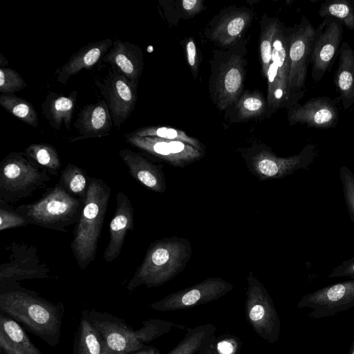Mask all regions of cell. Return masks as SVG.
<instances>
[{
  "instance_id": "1",
  "label": "cell",
  "mask_w": 354,
  "mask_h": 354,
  "mask_svg": "<svg viewBox=\"0 0 354 354\" xmlns=\"http://www.w3.org/2000/svg\"><path fill=\"white\" fill-rule=\"evenodd\" d=\"M0 310L49 346L58 345L65 311L62 302L49 301L17 283L1 286Z\"/></svg>"
},
{
  "instance_id": "2",
  "label": "cell",
  "mask_w": 354,
  "mask_h": 354,
  "mask_svg": "<svg viewBox=\"0 0 354 354\" xmlns=\"http://www.w3.org/2000/svg\"><path fill=\"white\" fill-rule=\"evenodd\" d=\"M96 329L102 341V354H127L147 347L148 344L169 333L174 328L186 326L160 319L142 322V326L134 329L125 320L106 312L86 309L82 312Z\"/></svg>"
},
{
  "instance_id": "3",
  "label": "cell",
  "mask_w": 354,
  "mask_h": 354,
  "mask_svg": "<svg viewBox=\"0 0 354 354\" xmlns=\"http://www.w3.org/2000/svg\"><path fill=\"white\" fill-rule=\"evenodd\" d=\"M192 254L186 239L173 236L156 240L149 246L127 289L133 291L140 286L152 288L165 284L185 268Z\"/></svg>"
},
{
  "instance_id": "4",
  "label": "cell",
  "mask_w": 354,
  "mask_h": 354,
  "mask_svg": "<svg viewBox=\"0 0 354 354\" xmlns=\"http://www.w3.org/2000/svg\"><path fill=\"white\" fill-rule=\"evenodd\" d=\"M111 188L102 180L90 178L71 247L77 265L84 270L95 259Z\"/></svg>"
},
{
  "instance_id": "5",
  "label": "cell",
  "mask_w": 354,
  "mask_h": 354,
  "mask_svg": "<svg viewBox=\"0 0 354 354\" xmlns=\"http://www.w3.org/2000/svg\"><path fill=\"white\" fill-rule=\"evenodd\" d=\"M246 55V43L242 39L229 48L214 51L208 88L213 104L220 111L227 110L243 92Z\"/></svg>"
},
{
  "instance_id": "6",
  "label": "cell",
  "mask_w": 354,
  "mask_h": 354,
  "mask_svg": "<svg viewBox=\"0 0 354 354\" xmlns=\"http://www.w3.org/2000/svg\"><path fill=\"white\" fill-rule=\"evenodd\" d=\"M83 200L67 192L59 183L37 201L18 206L15 212L29 224L58 231L77 222Z\"/></svg>"
},
{
  "instance_id": "7",
  "label": "cell",
  "mask_w": 354,
  "mask_h": 354,
  "mask_svg": "<svg viewBox=\"0 0 354 354\" xmlns=\"http://www.w3.org/2000/svg\"><path fill=\"white\" fill-rule=\"evenodd\" d=\"M316 145L308 144L301 151L288 157L277 156L265 144H257L243 153L248 169L259 180L281 179L299 169H309L318 156Z\"/></svg>"
},
{
  "instance_id": "8",
  "label": "cell",
  "mask_w": 354,
  "mask_h": 354,
  "mask_svg": "<svg viewBox=\"0 0 354 354\" xmlns=\"http://www.w3.org/2000/svg\"><path fill=\"white\" fill-rule=\"evenodd\" d=\"M48 174L25 153H10L0 163L1 202L15 203L30 196L50 180Z\"/></svg>"
},
{
  "instance_id": "9",
  "label": "cell",
  "mask_w": 354,
  "mask_h": 354,
  "mask_svg": "<svg viewBox=\"0 0 354 354\" xmlns=\"http://www.w3.org/2000/svg\"><path fill=\"white\" fill-rule=\"evenodd\" d=\"M316 28L305 16L292 27L289 47L290 68L287 110L305 95L307 68L311 63Z\"/></svg>"
},
{
  "instance_id": "10",
  "label": "cell",
  "mask_w": 354,
  "mask_h": 354,
  "mask_svg": "<svg viewBox=\"0 0 354 354\" xmlns=\"http://www.w3.org/2000/svg\"><path fill=\"white\" fill-rule=\"evenodd\" d=\"M292 27H286L281 22L274 36L272 61L267 75V112L270 116L278 109L288 106V82L290 63L289 47Z\"/></svg>"
},
{
  "instance_id": "11",
  "label": "cell",
  "mask_w": 354,
  "mask_h": 354,
  "mask_svg": "<svg viewBox=\"0 0 354 354\" xmlns=\"http://www.w3.org/2000/svg\"><path fill=\"white\" fill-rule=\"evenodd\" d=\"M245 315L255 333L266 342L279 339L281 322L273 301L264 285L250 271L247 277Z\"/></svg>"
},
{
  "instance_id": "12",
  "label": "cell",
  "mask_w": 354,
  "mask_h": 354,
  "mask_svg": "<svg viewBox=\"0 0 354 354\" xmlns=\"http://www.w3.org/2000/svg\"><path fill=\"white\" fill-rule=\"evenodd\" d=\"M299 309H311L308 316L321 319L354 307V279L330 284L305 294L297 302Z\"/></svg>"
},
{
  "instance_id": "13",
  "label": "cell",
  "mask_w": 354,
  "mask_h": 354,
  "mask_svg": "<svg viewBox=\"0 0 354 354\" xmlns=\"http://www.w3.org/2000/svg\"><path fill=\"white\" fill-rule=\"evenodd\" d=\"M234 288L221 277H209L203 281L171 293L149 306L161 312L184 310L217 300Z\"/></svg>"
},
{
  "instance_id": "14",
  "label": "cell",
  "mask_w": 354,
  "mask_h": 354,
  "mask_svg": "<svg viewBox=\"0 0 354 354\" xmlns=\"http://www.w3.org/2000/svg\"><path fill=\"white\" fill-rule=\"evenodd\" d=\"M95 84L109 107L114 126L120 127L134 110L138 88L115 69Z\"/></svg>"
},
{
  "instance_id": "15",
  "label": "cell",
  "mask_w": 354,
  "mask_h": 354,
  "mask_svg": "<svg viewBox=\"0 0 354 354\" xmlns=\"http://www.w3.org/2000/svg\"><path fill=\"white\" fill-rule=\"evenodd\" d=\"M254 18L248 8L230 6L209 22L205 30L207 39L221 48H227L242 39Z\"/></svg>"
},
{
  "instance_id": "16",
  "label": "cell",
  "mask_w": 354,
  "mask_h": 354,
  "mask_svg": "<svg viewBox=\"0 0 354 354\" xmlns=\"http://www.w3.org/2000/svg\"><path fill=\"white\" fill-rule=\"evenodd\" d=\"M128 143L174 167H183L202 158L204 151L185 142L125 134Z\"/></svg>"
},
{
  "instance_id": "17",
  "label": "cell",
  "mask_w": 354,
  "mask_h": 354,
  "mask_svg": "<svg viewBox=\"0 0 354 354\" xmlns=\"http://www.w3.org/2000/svg\"><path fill=\"white\" fill-rule=\"evenodd\" d=\"M343 35V26L337 19L326 17L316 28L311 56L313 81L318 83L330 68L338 54Z\"/></svg>"
},
{
  "instance_id": "18",
  "label": "cell",
  "mask_w": 354,
  "mask_h": 354,
  "mask_svg": "<svg viewBox=\"0 0 354 354\" xmlns=\"http://www.w3.org/2000/svg\"><path fill=\"white\" fill-rule=\"evenodd\" d=\"M338 100L319 96L311 97L303 104L297 103L287 110L289 125L306 124L319 129L335 128L339 119Z\"/></svg>"
},
{
  "instance_id": "19",
  "label": "cell",
  "mask_w": 354,
  "mask_h": 354,
  "mask_svg": "<svg viewBox=\"0 0 354 354\" xmlns=\"http://www.w3.org/2000/svg\"><path fill=\"white\" fill-rule=\"evenodd\" d=\"M115 202V213L109 223V241L103 254L109 263L118 257L127 232L134 227V211L128 196L118 192Z\"/></svg>"
},
{
  "instance_id": "20",
  "label": "cell",
  "mask_w": 354,
  "mask_h": 354,
  "mask_svg": "<svg viewBox=\"0 0 354 354\" xmlns=\"http://www.w3.org/2000/svg\"><path fill=\"white\" fill-rule=\"evenodd\" d=\"M102 60L111 64L138 88L144 67V54L138 45L115 39Z\"/></svg>"
},
{
  "instance_id": "21",
  "label": "cell",
  "mask_w": 354,
  "mask_h": 354,
  "mask_svg": "<svg viewBox=\"0 0 354 354\" xmlns=\"http://www.w3.org/2000/svg\"><path fill=\"white\" fill-rule=\"evenodd\" d=\"M109 107L104 100L84 106L78 113L74 127L79 133L71 141L100 138L110 134L113 124Z\"/></svg>"
},
{
  "instance_id": "22",
  "label": "cell",
  "mask_w": 354,
  "mask_h": 354,
  "mask_svg": "<svg viewBox=\"0 0 354 354\" xmlns=\"http://www.w3.org/2000/svg\"><path fill=\"white\" fill-rule=\"evenodd\" d=\"M131 176L147 188L157 193L166 190V181L162 165H156L138 152L129 149L119 151Z\"/></svg>"
},
{
  "instance_id": "23",
  "label": "cell",
  "mask_w": 354,
  "mask_h": 354,
  "mask_svg": "<svg viewBox=\"0 0 354 354\" xmlns=\"http://www.w3.org/2000/svg\"><path fill=\"white\" fill-rule=\"evenodd\" d=\"M113 41L104 39L88 43L73 53L66 63L57 71V81L65 84L70 77L82 69H90L105 55L113 45Z\"/></svg>"
},
{
  "instance_id": "24",
  "label": "cell",
  "mask_w": 354,
  "mask_h": 354,
  "mask_svg": "<svg viewBox=\"0 0 354 354\" xmlns=\"http://www.w3.org/2000/svg\"><path fill=\"white\" fill-rule=\"evenodd\" d=\"M77 97V90L73 91L68 95L48 92L41 104V112L53 129L61 130L62 126L67 130L71 129Z\"/></svg>"
},
{
  "instance_id": "25",
  "label": "cell",
  "mask_w": 354,
  "mask_h": 354,
  "mask_svg": "<svg viewBox=\"0 0 354 354\" xmlns=\"http://www.w3.org/2000/svg\"><path fill=\"white\" fill-rule=\"evenodd\" d=\"M338 66L335 71L333 82L343 108L346 110L354 106V50L349 44H341L339 52Z\"/></svg>"
},
{
  "instance_id": "26",
  "label": "cell",
  "mask_w": 354,
  "mask_h": 354,
  "mask_svg": "<svg viewBox=\"0 0 354 354\" xmlns=\"http://www.w3.org/2000/svg\"><path fill=\"white\" fill-rule=\"evenodd\" d=\"M0 348L5 354H43L21 325L1 312Z\"/></svg>"
},
{
  "instance_id": "27",
  "label": "cell",
  "mask_w": 354,
  "mask_h": 354,
  "mask_svg": "<svg viewBox=\"0 0 354 354\" xmlns=\"http://www.w3.org/2000/svg\"><path fill=\"white\" fill-rule=\"evenodd\" d=\"M49 270L45 264L35 263L28 257L16 259L1 266L0 285L17 283V281L27 279H44Z\"/></svg>"
},
{
  "instance_id": "28",
  "label": "cell",
  "mask_w": 354,
  "mask_h": 354,
  "mask_svg": "<svg viewBox=\"0 0 354 354\" xmlns=\"http://www.w3.org/2000/svg\"><path fill=\"white\" fill-rule=\"evenodd\" d=\"M231 107L234 111L231 120L243 122L266 114L267 100L259 90H246Z\"/></svg>"
},
{
  "instance_id": "29",
  "label": "cell",
  "mask_w": 354,
  "mask_h": 354,
  "mask_svg": "<svg viewBox=\"0 0 354 354\" xmlns=\"http://www.w3.org/2000/svg\"><path fill=\"white\" fill-rule=\"evenodd\" d=\"M281 24L277 17H269L263 14L260 21L259 53L261 74L267 78L268 71L272 61V45L274 36Z\"/></svg>"
},
{
  "instance_id": "30",
  "label": "cell",
  "mask_w": 354,
  "mask_h": 354,
  "mask_svg": "<svg viewBox=\"0 0 354 354\" xmlns=\"http://www.w3.org/2000/svg\"><path fill=\"white\" fill-rule=\"evenodd\" d=\"M215 333L212 324L187 328L184 337L167 354H196Z\"/></svg>"
},
{
  "instance_id": "31",
  "label": "cell",
  "mask_w": 354,
  "mask_h": 354,
  "mask_svg": "<svg viewBox=\"0 0 354 354\" xmlns=\"http://www.w3.org/2000/svg\"><path fill=\"white\" fill-rule=\"evenodd\" d=\"M101 339L92 324L81 316L74 339L73 354H102Z\"/></svg>"
},
{
  "instance_id": "32",
  "label": "cell",
  "mask_w": 354,
  "mask_h": 354,
  "mask_svg": "<svg viewBox=\"0 0 354 354\" xmlns=\"http://www.w3.org/2000/svg\"><path fill=\"white\" fill-rule=\"evenodd\" d=\"M24 153L30 161L49 174L57 175L61 160L53 145L46 143L31 144L26 148Z\"/></svg>"
},
{
  "instance_id": "33",
  "label": "cell",
  "mask_w": 354,
  "mask_h": 354,
  "mask_svg": "<svg viewBox=\"0 0 354 354\" xmlns=\"http://www.w3.org/2000/svg\"><path fill=\"white\" fill-rule=\"evenodd\" d=\"M0 104L8 113L23 122L37 128L39 119L33 105L27 100L13 94H1Z\"/></svg>"
},
{
  "instance_id": "34",
  "label": "cell",
  "mask_w": 354,
  "mask_h": 354,
  "mask_svg": "<svg viewBox=\"0 0 354 354\" xmlns=\"http://www.w3.org/2000/svg\"><path fill=\"white\" fill-rule=\"evenodd\" d=\"M131 134L138 137H153L167 140H177L189 144L205 152V147L197 138L185 131L165 126H147L139 128Z\"/></svg>"
},
{
  "instance_id": "35",
  "label": "cell",
  "mask_w": 354,
  "mask_h": 354,
  "mask_svg": "<svg viewBox=\"0 0 354 354\" xmlns=\"http://www.w3.org/2000/svg\"><path fill=\"white\" fill-rule=\"evenodd\" d=\"M319 15L324 19L331 17L346 28L354 30V0H330L320 6Z\"/></svg>"
},
{
  "instance_id": "36",
  "label": "cell",
  "mask_w": 354,
  "mask_h": 354,
  "mask_svg": "<svg viewBox=\"0 0 354 354\" xmlns=\"http://www.w3.org/2000/svg\"><path fill=\"white\" fill-rule=\"evenodd\" d=\"M59 183L73 196L84 200L88 183L83 170L68 164L62 171Z\"/></svg>"
},
{
  "instance_id": "37",
  "label": "cell",
  "mask_w": 354,
  "mask_h": 354,
  "mask_svg": "<svg viewBox=\"0 0 354 354\" xmlns=\"http://www.w3.org/2000/svg\"><path fill=\"white\" fill-rule=\"evenodd\" d=\"M27 87V84L19 73L9 67L0 68V92L12 94Z\"/></svg>"
},
{
  "instance_id": "38",
  "label": "cell",
  "mask_w": 354,
  "mask_h": 354,
  "mask_svg": "<svg viewBox=\"0 0 354 354\" xmlns=\"http://www.w3.org/2000/svg\"><path fill=\"white\" fill-rule=\"evenodd\" d=\"M339 172L348 213L354 223V174L346 166L341 167Z\"/></svg>"
},
{
  "instance_id": "39",
  "label": "cell",
  "mask_w": 354,
  "mask_h": 354,
  "mask_svg": "<svg viewBox=\"0 0 354 354\" xmlns=\"http://www.w3.org/2000/svg\"><path fill=\"white\" fill-rule=\"evenodd\" d=\"M240 349L241 342L236 337L227 334L216 337V354H238Z\"/></svg>"
},
{
  "instance_id": "40",
  "label": "cell",
  "mask_w": 354,
  "mask_h": 354,
  "mask_svg": "<svg viewBox=\"0 0 354 354\" xmlns=\"http://www.w3.org/2000/svg\"><path fill=\"white\" fill-rule=\"evenodd\" d=\"M30 225L28 221L15 211H9L2 207L0 208V230L26 226Z\"/></svg>"
},
{
  "instance_id": "41",
  "label": "cell",
  "mask_w": 354,
  "mask_h": 354,
  "mask_svg": "<svg viewBox=\"0 0 354 354\" xmlns=\"http://www.w3.org/2000/svg\"><path fill=\"white\" fill-rule=\"evenodd\" d=\"M187 62L194 79H196L198 74L199 56L198 48L193 37H189L183 41V44Z\"/></svg>"
},
{
  "instance_id": "42",
  "label": "cell",
  "mask_w": 354,
  "mask_h": 354,
  "mask_svg": "<svg viewBox=\"0 0 354 354\" xmlns=\"http://www.w3.org/2000/svg\"><path fill=\"white\" fill-rule=\"evenodd\" d=\"M184 19L193 17L206 8L202 0H183L178 2Z\"/></svg>"
},
{
  "instance_id": "43",
  "label": "cell",
  "mask_w": 354,
  "mask_h": 354,
  "mask_svg": "<svg viewBox=\"0 0 354 354\" xmlns=\"http://www.w3.org/2000/svg\"><path fill=\"white\" fill-rule=\"evenodd\" d=\"M342 277L354 279V257L334 267L328 275V279Z\"/></svg>"
},
{
  "instance_id": "44",
  "label": "cell",
  "mask_w": 354,
  "mask_h": 354,
  "mask_svg": "<svg viewBox=\"0 0 354 354\" xmlns=\"http://www.w3.org/2000/svg\"><path fill=\"white\" fill-rule=\"evenodd\" d=\"M216 335H212L205 344L196 354H216L215 350Z\"/></svg>"
},
{
  "instance_id": "45",
  "label": "cell",
  "mask_w": 354,
  "mask_h": 354,
  "mask_svg": "<svg viewBox=\"0 0 354 354\" xmlns=\"http://www.w3.org/2000/svg\"><path fill=\"white\" fill-rule=\"evenodd\" d=\"M127 354H160V351L156 347L148 346L145 348L129 353Z\"/></svg>"
},
{
  "instance_id": "46",
  "label": "cell",
  "mask_w": 354,
  "mask_h": 354,
  "mask_svg": "<svg viewBox=\"0 0 354 354\" xmlns=\"http://www.w3.org/2000/svg\"><path fill=\"white\" fill-rule=\"evenodd\" d=\"M8 64V60L6 57L3 55V54L0 53V66L1 67H6V66Z\"/></svg>"
},
{
  "instance_id": "47",
  "label": "cell",
  "mask_w": 354,
  "mask_h": 354,
  "mask_svg": "<svg viewBox=\"0 0 354 354\" xmlns=\"http://www.w3.org/2000/svg\"><path fill=\"white\" fill-rule=\"evenodd\" d=\"M348 354H354V339H353V343H352V344L351 346V348H350Z\"/></svg>"
},
{
  "instance_id": "48",
  "label": "cell",
  "mask_w": 354,
  "mask_h": 354,
  "mask_svg": "<svg viewBox=\"0 0 354 354\" xmlns=\"http://www.w3.org/2000/svg\"><path fill=\"white\" fill-rule=\"evenodd\" d=\"M1 354H2V353H1Z\"/></svg>"
}]
</instances>
